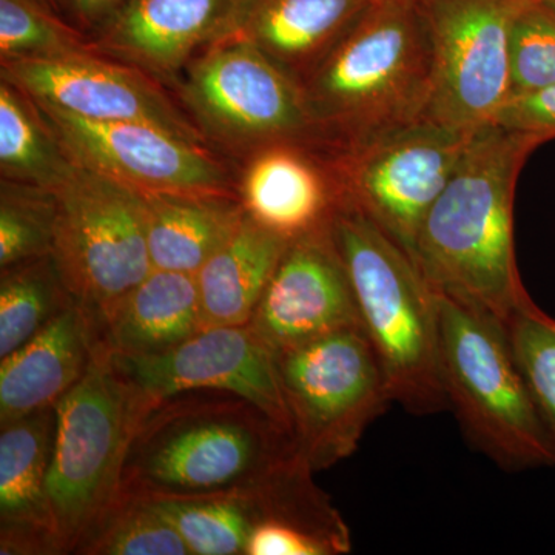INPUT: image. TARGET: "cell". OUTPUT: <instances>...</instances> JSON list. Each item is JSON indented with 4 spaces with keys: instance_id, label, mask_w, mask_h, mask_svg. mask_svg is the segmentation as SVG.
<instances>
[{
    "instance_id": "5b68a950",
    "label": "cell",
    "mask_w": 555,
    "mask_h": 555,
    "mask_svg": "<svg viewBox=\"0 0 555 555\" xmlns=\"http://www.w3.org/2000/svg\"><path fill=\"white\" fill-rule=\"evenodd\" d=\"M149 408L101 339L83 377L56 404L47 494L61 554H76L118 502L130 441Z\"/></svg>"
},
{
    "instance_id": "e0dca14e",
    "label": "cell",
    "mask_w": 555,
    "mask_h": 555,
    "mask_svg": "<svg viewBox=\"0 0 555 555\" xmlns=\"http://www.w3.org/2000/svg\"><path fill=\"white\" fill-rule=\"evenodd\" d=\"M236 195L248 217L287 241L328 224L339 203L326 156L297 142L246 156Z\"/></svg>"
},
{
    "instance_id": "f546056e",
    "label": "cell",
    "mask_w": 555,
    "mask_h": 555,
    "mask_svg": "<svg viewBox=\"0 0 555 555\" xmlns=\"http://www.w3.org/2000/svg\"><path fill=\"white\" fill-rule=\"evenodd\" d=\"M91 49L49 0H0V57L42 60Z\"/></svg>"
},
{
    "instance_id": "d4e9b609",
    "label": "cell",
    "mask_w": 555,
    "mask_h": 555,
    "mask_svg": "<svg viewBox=\"0 0 555 555\" xmlns=\"http://www.w3.org/2000/svg\"><path fill=\"white\" fill-rule=\"evenodd\" d=\"M75 169L38 104L9 80L0 79L2 181L54 192Z\"/></svg>"
},
{
    "instance_id": "ffe728a7",
    "label": "cell",
    "mask_w": 555,
    "mask_h": 555,
    "mask_svg": "<svg viewBox=\"0 0 555 555\" xmlns=\"http://www.w3.org/2000/svg\"><path fill=\"white\" fill-rule=\"evenodd\" d=\"M313 473L295 455L255 486L258 524L246 555H343L352 551L349 526L318 488Z\"/></svg>"
},
{
    "instance_id": "5bb4252c",
    "label": "cell",
    "mask_w": 555,
    "mask_h": 555,
    "mask_svg": "<svg viewBox=\"0 0 555 555\" xmlns=\"http://www.w3.org/2000/svg\"><path fill=\"white\" fill-rule=\"evenodd\" d=\"M113 358L150 406L185 390H225L251 401L291 434L276 352L250 324L203 327L158 356Z\"/></svg>"
},
{
    "instance_id": "9a60e30c",
    "label": "cell",
    "mask_w": 555,
    "mask_h": 555,
    "mask_svg": "<svg viewBox=\"0 0 555 555\" xmlns=\"http://www.w3.org/2000/svg\"><path fill=\"white\" fill-rule=\"evenodd\" d=\"M248 324L276 353L338 328L361 326L331 222L288 241Z\"/></svg>"
},
{
    "instance_id": "2e32d148",
    "label": "cell",
    "mask_w": 555,
    "mask_h": 555,
    "mask_svg": "<svg viewBox=\"0 0 555 555\" xmlns=\"http://www.w3.org/2000/svg\"><path fill=\"white\" fill-rule=\"evenodd\" d=\"M240 0H130L91 49L177 86L201 51L224 38Z\"/></svg>"
},
{
    "instance_id": "484cf974",
    "label": "cell",
    "mask_w": 555,
    "mask_h": 555,
    "mask_svg": "<svg viewBox=\"0 0 555 555\" xmlns=\"http://www.w3.org/2000/svg\"><path fill=\"white\" fill-rule=\"evenodd\" d=\"M255 486L222 494L149 502L173 525L190 554L246 555L248 539L258 524Z\"/></svg>"
},
{
    "instance_id": "836d02e7",
    "label": "cell",
    "mask_w": 555,
    "mask_h": 555,
    "mask_svg": "<svg viewBox=\"0 0 555 555\" xmlns=\"http://www.w3.org/2000/svg\"><path fill=\"white\" fill-rule=\"evenodd\" d=\"M130 0H54L57 11L90 40L115 20Z\"/></svg>"
},
{
    "instance_id": "3957f363",
    "label": "cell",
    "mask_w": 555,
    "mask_h": 555,
    "mask_svg": "<svg viewBox=\"0 0 555 555\" xmlns=\"http://www.w3.org/2000/svg\"><path fill=\"white\" fill-rule=\"evenodd\" d=\"M299 87L324 155L425 119L430 42L420 0H374Z\"/></svg>"
},
{
    "instance_id": "e575fe53",
    "label": "cell",
    "mask_w": 555,
    "mask_h": 555,
    "mask_svg": "<svg viewBox=\"0 0 555 555\" xmlns=\"http://www.w3.org/2000/svg\"><path fill=\"white\" fill-rule=\"evenodd\" d=\"M546 2H550L551 5H554L555 7V0H546Z\"/></svg>"
},
{
    "instance_id": "ac0fdd59",
    "label": "cell",
    "mask_w": 555,
    "mask_h": 555,
    "mask_svg": "<svg viewBox=\"0 0 555 555\" xmlns=\"http://www.w3.org/2000/svg\"><path fill=\"white\" fill-rule=\"evenodd\" d=\"M56 408L0 423V554L60 555L47 494Z\"/></svg>"
},
{
    "instance_id": "8992f818",
    "label": "cell",
    "mask_w": 555,
    "mask_h": 555,
    "mask_svg": "<svg viewBox=\"0 0 555 555\" xmlns=\"http://www.w3.org/2000/svg\"><path fill=\"white\" fill-rule=\"evenodd\" d=\"M436 301L441 379L467 440L507 470L555 466L506 327L438 292Z\"/></svg>"
},
{
    "instance_id": "4dcf8cb0",
    "label": "cell",
    "mask_w": 555,
    "mask_h": 555,
    "mask_svg": "<svg viewBox=\"0 0 555 555\" xmlns=\"http://www.w3.org/2000/svg\"><path fill=\"white\" fill-rule=\"evenodd\" d=\"M56 199L49 190L2 181L0 269L49 257L53 250Z\"/></svg>"
},
{
    "instance_id": "7c38bea8",
    "label": "cell",
    "mask_w": 555,
    "mask_h": 555,
    "mask_svg": "<svg viewBox=\"0 0 555 555\" xmlns=\"http://www.w3.org/2000/svg\"><path fill=\"white\" fill-rule=\"evenodd\" d=\"M36 104L69 158L83 169L139 193L238 198L224 164L199 142L153 124L89 120Z\"/></svg>"
},
{
    "instance_id": "d6a6232c",
    "label": "cell",
    "mask_w": 555,
    "mask_h": 555,
    "mask_svg": "<svg viewBox=\"0 0 555 555\" xmlns=\"http://www.w3.org/2000/svg\"><path fill=\"white\" fill-rule=\"evenodd\" d=\"M494 124L542 142L555 139V83L511 96L496 113Z\"/></svg>"
},
{
    "instance_id": "4316f807",
    "label": "cell",
    "mask_w": 555,
    "mask_h": 555,
    "mask_svg": "<svg viewBox=\"0 0 555 555\" xmlns=\"http://www.w3.org/2000/svg\"><path fill=\"white\" fill-rule=\"evenodd\" d=\"M73 301L51 255L3 269L0 360L39 334Z\"/></svg>"
},
{
    "instance_id": "d590c367",
    "label": "cell",
    "mask_w": 555,
    "mask_h": 555,
    "mask_svg": "<svg viewBox=\"0 0 555 555\" xmlns=\"http://www.w3.org/2000/svg\"><path fill=\"white\" fill-rule=\"evenodd\" d=\"M49 2L53 3V5H54V0H49ZM54 7H56V5H54Z\"/></svg>"
},
{
    "instance_id": "4fadbf2b",
    "label": "cell",
    "mask_w": 555,
    "mask_h": 555,
    "mask_svg": "<svg viewBox=\"0 0 555 555\" xmlns=\"http://www.w3.org/2000/svg\"><path fill=\"white\" fill-rule=\"evenodd\" d=\"M2 79L33 101L89 120L147 122L206 145L188 113L160 80L93 49L2 62Z\"/></svg>"
},
{
    "instance_id": "f1b7e54d",
    "label": "cell",
    "mask_w": 555,
    "mask_h": 555,
    "mask_svg": "<svg viewBox=\"0 0 555 555\" xmlns=\"http://www.w3.org/2000/svg\"><path fill=\"white\" fill-rule=\"evenodd\" d=\"M505 327L555 459V317L539 308L528 294Z\"/></svg>"
},
{
    "instance_id": "cb8c5ba5",
    "label": "cell",
    "mask_w": 555,
    "mask_h": 555,
    "mask_svg": "<svg viewBox=\"0 0 555 555\" xmlns=\"http://www.w3.org/2000/svg\"><path fill=\"white\" fill-rule=\"evenodd\" d=\"M141 195L153 269L195 275L244 217L236 196Z\"/></svg>"
},
{
    "instance_id": "7402d4cb",
    "label": "cell",
    "mask_w": 555,
    "mask_h": 555,
    "mask_svg": "<svg viewBox=\"0 0 555 555\" xmlns=\"http://www.w3.org/2000/svg\"><path fill=\"white\" fill-rule=\"evenodd\" d=\"M102 343L116 356H158L206 327L195 275L153 269L98 315Z\"/></svg>"
},
{
    "instance_id": "83f0119b",
    "label": "cell",
    "mask_w": 555,
    "mask_h": 555,
    "mask_svg": "<svg viewBox=\"0 0 555 555\" xmlns=\"http://www.w3.org/2000/svg\"><path fill=\"white\" fill-rule=\"evenodd\" d=\"M76 554L192 555L173 525L149 500L120 495Z\"/></svg>"
},
{
    "instance_id": "7a4b0ae2",
    "label": "cell",
    "mask_w": 555,
    "mask_h": 555,
    "mask_svg": "<svg viewBox=\"0 0 555 555\" xmlns=\"http://www.w3.org/2000/svg\"><path fill=\"white\" fill-rule=\"evenodd\" d=\"M298 455L291 434L225 390H185L152 404L131 438L120 495L185 499L261 483Z\"/></svg>"
},
{
    "instance_id": "52a82bcc",
    "label": "cell",
    "mask_w": 555,
    "mask_h": 555,
    "mask_svg": "<svg viewBox=\"0 0 555 555\" xmlns=\"http://www.w3.org/2000/svg\"><path fill=\"white\" fill-rule=\"evenodd\" d=\"M276 364L295 451L315 473L352 455L369 425L393 403L361 326L281 350Z\"/></svg>"
},
{
    "instance_id": "30bf717a",
    "label": "cell",
    "mask_w": 555,
    "mask_h": 555,
    "mask_svg": "<svg viewBox=\"0 0 555 555\" xmlns=\"http://www.w3.org/2000/svg\"><path fill=\"white\" fill-rule=\"evenodd\" d=\"M473 134L433 119L326 156L339 203L357 208L412 258L427 211L447 188Z\"/></svg>"
},
{
    "instance_id": "1f68e13d",
    "label": "cell",
    "mask_w": 555,
    "mask_h": 555,
    "mask_svg": "<svg viewBox=\"0 0 555 555\" xmlns=\"http://www.w3.org/2000/svg\"><path fill=\"white\" fill-rule=\"evenodd\" d=\"M509 80L511 96L555 83V7L546 0H525L511 24Z\"/></svg>"
},
{
    "instance_id": "8fae6325",
    "label": "cell",
    "mask_w": 555,
    "mask_h": 555,
    "mask_svg": "<svg viewBox=\"0 0 555 555\" xmlns=\"http://www.w3.org/2000/svg\"><path fill=\"white\" fill-rule=\"evenodd\" d=\"M525 0H420L430 42L426 118L474 134L511 96L509 30Z\"/></svg>"
},
{
    "instance_id": "277c9868",
    "label": "cell",
    "mask_w": 555,
    "mask_h": 555,
    "mask_svg": "<svg viewBox=\"0 0 555 555\" xmlns=\"http://www.w3.org/2000/svg\"><path fill=\"white\" fill-rule=\"evenodd\" d=\"M331 230L393 403L415 415L444 411L436 291L411 255L357 208L338 203Z\"/></svg>"
},
{
    "instance_id": "44dd1931",
    "label": "cell",
    "mask_w": 555,
    "mask_h": 555,
    "mask_svg": "<svg viewBox=\"0 0 555 555\" xmlns=\"http://www.w3.org/2000/svg\"><path fill=\"white\" fill-rule=\"evenodd\" d=\"M372 2L240 0L224 38L257 47L299 83Z\"/></svg>"
},
{
    "instance_id": "9c48e42d",
    "label": "cell",
    "mask_w": 555,
    "mask_h": 555,
    "mask_svg": "<svg viewBox=\"0 0 555 555\" xmlns=\"http://www.w3.org/2000/svg\"><path fill=\"white\" fill-rule=\"evenodd\" d=\"M53 195L51 258L73 299L101 315L153 270L144 201L137 190L78 164Z\"/></svg>"
},
{
    "instance_id": "ba28073f",
    "label": "cell",
    "mask_w": 555,
    "mask_h": 555,
    "mask_svg": "<svg viewBox=\"0 0 555 555\" xmlns=\"http://www.w3.org/2000/svg\"><path fill=\"white\" fill-rule=\"evenodd\" d=\"M175 89L204 139L244 158L278 142L317 149L301 87L246 40L210 43Z\"/></svg>"
},
{
    "instance_id": "603a6c76",
    "label": "cell",
    "mask_w": 555,
    "mask_h": 555,
    "mask_svg": "<svg viewBox=\"0 0 555 555\" xmlns=\"http://www.w3.org/2000/svg\"><path fill=\"white\" fill-rule=\"evenodd\" d=\"M287 244L244 211L229 238L195 273L206 326L250 323Z\"/></svg>"
},
{
    "instance_id": "d6986e66",
    "label": "cell",
    "mask_w": 555,
    "mask_h": 555,
    "mask_svg": "<svg viewBox=\"0 0 555 555\" xmlns=\"http://www.w3.org/2000/svg\"><path fill=\"white\" fill-rule=\"evenodd\" d=\"M101 341L98 318L73 301L20 349L0 360V423L56 408L86 374Z\"/></svg>"
},
{
    "instance_id": "6da1fadb",
    "label": "cell",
    "mask_w": 555,
    "mask_h": 555,
    "mask_svg": "<svg viewBox=\"0 0 555 555\" xmlns=\"http://www.w3.org/2000/svg\"><path fill=\"white\" fill-rule=\"evenodd\" d=\"M540 144L496 124L474 133L412 251L434 291L503 326L528 295L517 268L514 198L521 167Z\"/></svg>"
}]
</instances>
